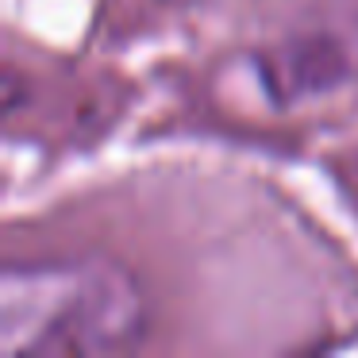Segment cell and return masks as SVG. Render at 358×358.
<instances>
[{
  "label": "cell",
  "instance_id": "cell-1",
  "mask_svg": "<svg viewBox=\"0 0 358 358\" xmlns=\"http://www.w3.org/2000/svg\"><path fill=\"white\" fill-rule=\"evenodd\" d=\"M143 296L112 262H31L0 278V350L8 358L120 355L143 335Z\"/></svg>",
  "mask_w": 358,
  "mask_h": 358
},
{
  "label": "cell",
  "instance_id": "cell-2",
  "mask_svg": "<svg viewBox=\"0 0 358 358\" xmlns=\"http://www.w3.org/2000/svg\"><path fill=\"white\" fill-rule=\"evenodd\" d=\"M278 108H316L358 85V0H296L255 55Z\"/></svg>",
  "mask_w": 358,
  "mask_h": 358
}]
</instances>
